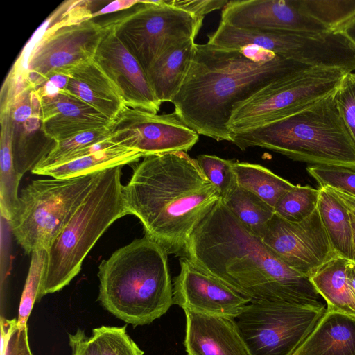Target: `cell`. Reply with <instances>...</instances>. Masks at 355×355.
I'll return each mask as SVG.
<instances>
[{
	"label": "cell",
	"instance_id": "d590c367",
	"mask_svg": "<svg viewBox=\"0 0 355 355\" xmlns=\"http://www.w3.org/2000/svg\"><path fill=\"white\" fill-rule=\"evenodd\" d=\"M320 187H329L355 198V168L340 166L311 165L306 168Z\"/></svg>",
	"mask_w": 355,
	"mask_h": 355
},
{
	"label": "cell",
	"instance_id": "e0dca14e",
	"mask_svg": "<svg viewBox=\"0 0 355 355\" xmlns=\"http://www.w3.org/2000/svg\"><path fill=\"white\" fill-rule=\"evenodd\" d=\"M8 109L15 166L23 177L48 155L57 141L45 132L41 98L31 83L14 98Z\"/></svg>",
	"mask_w": 355,
	"mask_h": 355
},
{
	"label": "cell",
	"instance_id": "44dd1931",
	"mask_svg": "<svg viewBox=\"0 0 355 355\" xmlns=\"http://www.w3.org/2000/svg\"><path fill=\"white\" fill-rule=\"evenodd\" d=\"M64 89L68 94L86 103L111 121L125 103L116 86L94 59L82 62L68 71Z\"/></svg>",
	"mask_w": 355,
	"mask_h": 355
},
{
	"label": "cell",
	"instance_id": "7c38bea8",
	"mask_svg": "<svg viewBox=\"0 0 355 355\" xmlns=\"http://www.w3.org/2000/svg\"><path fill=\"white\" fill-rule=\"evenodd\" d=\"M326 309L250 302L234 320L251 355H293Z\"/></svg>",
	"mask_w": 355,
	"mask_h": 355
},
{
	"label": "cell",
	"instance_id": "2e32d148",
	"mask_svg": "<svg viewBox=\"0 0 355 355\" xmlns=\"http://www.w3.org/2000/svg\"><path fill=\"white\" fill-rule=\"evenodd\" d=\"M220 22L247 30L313 33L329 31L309 17L301 0H234L223 8Z\"/></svg>",
	"mask_w": 355,
	"mask_h": 355
},
{
	"label": "cell",
	"instance_id": "836d02e7",
	"mask_svg": "<svg viewBox=\"0 0 355 355\" xmlns=\"http://www.w3.org/2000/svg\"><path fill=\"white\" fill-rule=\"evenodd\" d=\"M196 159L205 176L218 190L221 199L225 200L239 186L232 166L234 162L205 154L198 155Z\"/></svg>",
	"mask_w": 355,
	"mask_h": 355
},
{
	"label": "cell",
	"instance_id": "ab89813d",
	"mask_svg": "<svg viewBox=\"0 0 355 355\" xmlns=\"http://www.w3.org/2000/svg\"><path fill=\"white\" fill-rule=\"evenodd\" d=\"M69 344L71 355H99L96 343L80 329H78L74 334H69Z\"/></svg>",
	"mask_w": 355,
	"mask_h": 355
},
{
	"label": "cell",
	"instance_id": "7a4b0ae2",
	"mask_svg": "<svg viewBox=\"0 0 355 355\" xmlns=\"http://www.w3.org/2000/svg\"><path fill=\"white\" fill-rule=\"evenodd\" d=\"M312 68L257 47L196 43L189 71L172 101L174 112L198 135L231 141L227 124L235 105L275 81Z\"/></svg>",
	"mask_w": 355,
	"mask_h": 355
},
{
	"label": "cell",
	"instance_id": "83f0119b",
	"mask_svg": "<svg viewBox=\"0 0 355 355\" xmlns=\"http://www.w3.org/2000/svg\"><path fill=\"white\" fill-rule=\"evenodd\" d=\"M238 185L253 193L275 209L279 199L294 184L257 164L234 162Z\"/></svg>",
	"mask_w": 355,
	"mask_h": 355
},
{
	"label": "cell",
	"instance_id": "9a60e30c",
	"mask_svg": "<svg viewBox=\"0 0 355 355\" xmlns=\"http://www.w3.org/2000/svg\"><path fill=\"white\" fill-rule=\"evenodd\" d=\"M180 271L173 284V304L183 310L235 318L250 299L180 257Z\"/></svg>",
	"mask_w": 355,
	"mask_h": 355
},
{
	"label": "cell",
	"instance_id": "d6a6232c",
	"mask_svg": "<svg viewBox=\"0 0 355 355\" xmlns=\"http://www.w3.org/2000/svg\"><path fill=\"white\" fill-rule=\"evenodd\" d=\"M107 127L85 131L58 141L53 149L33 169H40L70 161L82 150L109 139Z\"/></svg>",
	"mask_w": 355,
	"mask_h": 355
},
{
	"label": "cell",
	"instance_id": "8d00e7d4",
	"mask_svg": "<svg viewBox=\"0 0 355 355\" xmlns=\"http://www.w3.org/2000/svg\"><path fill=\"white\" fill-rule=\"evenodd\" d=\"M333 95L339 113L355 141V72L344 76Z\"/></svg>",
	"mask_w": 355,
	"mask_h": 355
},
{
	"label": "cell",
	"instance_id": "f35d334b",
	"mask_svg": "<svg viewBox=\"0 0 355 355\" xmlns=\"http://www.w3.org/2000/svg\"><path fill=\"white\" fill-rule=\"evenodd\" d=\"M0 355H33L29 347L28 327L12 329L5 348Z\"/></svg>",
	"mask_w": 355,
	"mask_h": 355
},
{
	"label": "cell",
	"instance_id": "60d3db41",
	"mask_svg": "<svg viewBox=\"0 0 355 355\" xmlns=\"http://www.w3.org/2000/svg\"><path fill=\"white\" fill-rule=\"evenodd\" d=\"M140 1H115L111 2L106 7L103 8L101 10L94 12L92 14V17H97L100 15L107 14L108 12L123 10L135 6L139 3Z\"/></svg>",
	"mask_w": 355,
	"mask_h": 355
},
{
	"label": "cell",
	"instance_id": "d6986e66",
	"mask_svg": "<svg viewBox=\"0 0 355 355\" xmlns=\"http://www.w3.org/2000/svg\"><path fill=\"white\" fill-rule=\"evenodd\" d=\"M184 311L187 355H251L234 318Z\"/></svg>",
	"mask_w": 355,
	"mask_h": 355
},
{
	"label": "cell",
	"instance_id": "f546056e",
	"mask_svg": "<svg viewBox=\"0 0 355 355\" xmlns=\"http://www.w3.org/2000/svg\"><path fill=\"white\" fill-rule=\"evenodd\" d=\"M304 11L329 31H340L355 17V0H301Z\"/></svg>",
	"mask_w": 355,
	"mask_h": 355
},
{
	"label": "cell",
	"instance_id": "ba28073f",
	"mask_svg": "<svg viewBox=\"0 0 355 355\" xmlns=\"http://www.w3.org/2000/svg\"><path fill=\"white\" fill-rule=\"evenodd\" d=\"M347 73L341 68L315 67L275 81L235 105L227 128L242 132L297 113L334 93Z\"/></svg>",
	"mask_w": 355,
	"mask_h": 355
},
{
	"label": "cell",
	"instance_id": "52a82bcc",
	"mask_svg": "<svg viewBox=\"0 0 355 355\" xmlns=\"http://www.w3.org/2000/svg\"><path fill=\"white\" fill-rule=\"evenodd\" d=\"M98 173L35 180L21 191L19 206L7 223L26 254L49 249L91 189Z\"/></svg>",
	"mask_w": 355,
	"mask_h": 355
},
{
	"label": "cell",
	"instance_id": "5b68a950",
	"mask_svg": "<svg viewBox=\"0 0 355 355\" xmlns=\"http://www.w3.org/2000/svg\"><path fill=\"white\" fill-rule=\"evenodd\" d=\"M333 94L286 118L232 133L230 142L242 150L260 147L313 165L355 168V141Z\"/></svg>",
	"mask_w": 355,
	"mask_h": 355
},
{
	"label": "cell",
	"instance_id": "74e56055",
	"mask_svg": "<svg viewBox=\"0 0 355 355\" xmlns=\"http://www.w3.org/2000/svg\"><path fill=\"white\" fill-rule=\"evenodd\" d=\"M168 3L178 8L204 19L207 14L223 8L229 1L226 0H167Z\"/></svg>",
	"mask_w": 355,
	"mask_h": 355
},
{
	"label": "cell",
	"instance_id": "7402d4cb",
	"mask_svg": "<svg viewBox=\"0 0 355 355\" xmlns=\"http://www.w3.org/2000/svg\"><path fill=\"white\" fill-rule=\"evenodd\" d=\"M195 39H184L168 47L146 71L156 98L171 102L178 92L190 67Z\"/></svg>",
	"mask_w": 355,
	"mask_h": 355
},
{
	"label": "cell",
	"instance_id": "f6af8a7d",
	"mask_svg": "<svg viewBox=\"0 0 355 355\" xmlns=\"http://www.w3.org/2000/svg\"><path fill=\"white\" fill-rule=\"evenodd\" d=\"M351 223L353 232V244H354V261L355 263V216L350 213Z\"/></svg>",
	"mask_w": 355,
	"mask_h": 355
},
{
	"label": "cell",
	"instance_id": "ac0fdd59",
	"mask_svg": "<svg viewBox=\"0 0 355 355\" xmlns=\"http://www.w3.org/2000/svg\"><path fill=\"white\" fill-rule=\"evenodd\" d=\"M93 59L116 86L125 105L157 114L162 103L141 66L115 35L111 21Z\"/></svg>",
	"mask_w": 355,
	"mask_h": 355
},
{
	"label": "cell",
	"instance_id": "7bdbcfd3",
	"mask_svg": "<svg viewBox=\"0 0 355 355\" xmlns=\"http://www.w3.org/2000/svg\"><path fill=\"white\" fill-rule=\"evenodd\" d=\"M341 32L355 47V17L343 26Z\"/></svg>",
	"mask_w": 355,
	"mask_h": 355
},
{
	"label": "cell",
	"instance_id": "b9f144b4",
	"mask_svg": "<svg viewBox=\"0 0 355 355\" xmlns=\"http://www.w3.org/2000/svg\"><path fill=\"white\" fill-rule=\"evenodd\" d=\"M324 188L333 193L345 205L349 212L355 216V198L331 188Z\"/></svg>",
	"mask_w": 355,
	"mask_h": 355
},
{
	"label": "cell",
	"instance_id": "8992f818",
	"mask_svg": "<svg viewBox=\"0 0 355 355\" xmlns=\"http://www.w3.org/2000/svg\"><path fill=\"white\" fill-rule=\"evenodd\" d=\"M121 166L99 172L93 186L48 250L37 301L62 289L79 273L98 239L119 218L130 214L121 182Z\"/></svg>",
	"mask_w": 355,
	"mask_h": 355
},
{
	"label": "cell",
	"instance_id": "d4e9b609",
	"mask_svg": "<svg viewBox=\"0 0 355 355\" xmlns=\"http://www.w3.org/2000/svg\"><path fill=\"white\" fill-rule=\"evenodd\" d=\"M349 260L337 257L323 265L310 278L327 304V310L355 318V295L347 277Z\"/></svg>",
	"mask_w": 355,
	"mask_h": 355
},
{
	"label": "cell",
	"instance_id": "f1b7e54d",
	"mask_svg": "<svg viewBox=\"0 0 355 355\" xmlns=\"http://www.w3.org/2000/svg\"><path fill=\"white\" fill-rule=\"evenodd\" d=\"M223 201L244 225L259 237L275 214L273 207L239 186Z\"/></svg>",
	"mask_w": 355,
	"mask_h": 355
},
{
	"label": "cell",
	"instance_id": "484cf974",
	"mask_svg": "<svg viewBox=\"0 0 355 355\" xmlns=\"http://www.w3.org/2000/svg\"><path fill=\"white\" fill-rule=\"evenodd\" d=\"M318 209L330 243L338 256L354 261L350 212L330 191L321 188Z\"/></svg>",
	"mask_w": 355,
	"mask_h": 355
},
{
	"label": "cell",
	"instance_id": "8fae6325",
	"mask_svg": "<svg viewBox=\"0 0 355 355\" xmlns=\"http://www.w3.org/2000/svg\"><path fill=\"white\" fill-rule=\"evenodd\" d=\"M202 21L167 0L140 1L132 11L111 21V25L146 72L168 47L184 39H195Z\"/></svg>",
	"mask_w": 355,
	"mask_h": 355
},
{
	"label": "cell",
	"instance_id": "6da1fadb",
	"mask_svg": "<svg viewBox=\"0 0 355 355\" xmlns=\"http://www.w3.org/2000/svg\"><path fill=\"white\" fill-rule=\"evenodd\" d=\"M180 257L250 302L326 308L310 278L283 262L221 198L195 229Z\"/></svg>",
	"mask_w": 355,
	"mask_h": 355
},
{
	"label": "cell",
	"instance_id": "9c48e42d",
	"mask_svg": "<svg viewBox=\"0 0 355 355\" xmlns=\"http://www.w3.org/2000/svg\"><path fill=\"white\" fill-rule=\"evenodd\" d=\"M209 44L227 49L254 46L311 67L355 69V47L340 31L313 33L236 28L220 22Z\"/></svg>",
	"mask_w": 355,
	"mask_h": 355
},
{
	"label": "cell",
	"instance_id": "ee69618b",
	"mask_svg": "<svg viewBox=\"0 0 355 355\" xmlns=\"http://www.w3.org/2000/svg\"><path fill=\"white\" fill-rule=\"evenodd\" d=\"M348 284L355 295V263L350 261L347 272Z\"/></svg>",
	"mask_w": 355,
	"mask_h": 355
},
{
	"label": "cell",
	"instance_id": "e575fe53",
	"mask_svg": "<svg viewBox=\"0 0 355 355\" xmlns=\"http://www.w3.org/2000/svg\"><path fill=\"white\" fill-rule=\"evenodd\" d=\"M97 345L99 355H144L126 331V326H101L92 329L91 336Z\"/></svg>",
	"mask_w": 355,
	"mask_h": 355
},
{
	"label": "cell",
	"instance_id": "5bb4252c",
	"mask_svg": "<svg viewBox=\"0 0 355 355\" xmlns=\"http://www.w3.org/2000/svg\"><path fill=\"white\" fill-rule=\"evenodd\" d=\"M288 266L311 278L331 259L334 250L317 209L302 221H287L276 214L260 237Z\"/></svg>",
	"mask_w": 355,
	"mask_h": 355
},
{
	"label": "cell",
	"instance_id": "ffe728a7",
	"mask_svg": "<svg viewBox=\"0 0 355 355\" xmlns=\"http://www.w3.org/2000/svg\"><path fill=\"white\" fill-rule=\"evenodd\" d=\"M46 134L60 141L79 133L107 127L111 120L66 92L40 96Z\"/></svg>",
	"mask_w": 355,
	"mask_h": 355
},
{
	"label": "cell",
	"instance_id": "cb8c5ba5",
	"mask_svg": "<svg viewBox=\"0 0 355 355\" xmlns=\"http://www.w3.org/2000/svg\"><path fill=\"white\" fill-rule=\"evenodd\" d=\"M141 157L143 155L136 150L114 144L71 161L33 169L31 172L56 179L71 178L123 166L137 162Z\"/></svg>",
	"mask_w": 355,
	"mask_h": 355
},
{
	"label": "cell",
	"instance_id": "4fadbf2b",
	"mask_svg": "<svg viewBox=\"0 0 355 355\" xmlns=\"http://www.w3.org/2000/svg\"><path fill=\"white\" fill-rule=\"evenodd\" d=\"M112 143L140 152L144 157L173 152H187L199 135L173 112L157 114L124 105L107 126Z\"/></svg>",
	"mask_w": 355,
	"mask_h": 355
},
{
	"label": "cell",
	"instance_id": "277c9868",
	"mask_svg": "<svg viewBox=\"0 0 355 355\" xmlns=\"http://www.w3.org/2000/svg\"><path fill=\"white\" fill-rule=\"evenodd\" d=\"M166 252L144 235L102 260L98 300L134 327L148 324L173 304Z\"/></svg>",
	"mask_w": 355,
	"mask_h": 355
},
{
	"label": "cell",
	"instance_id": "4316f807",
	"mask_svg": "<svg viewBox=\"0 0 355 355\" xmlns=\"http://www.w3.org/2000/svg\"><path fill=\"white\" fill-rule=\"evenodd\" d=\"M0 209L1 215L9 221L19 202V184L21 179L14 163L10 110L0 112Z\"/></svg>",
	"mask_w": 355,
	"mask_h": 355
},
{
	"label": "cell",
	"instance_id": "4dcf8cb0",
	"mask_svg": "<svg viewBox=\"0 0 355 355\" xmlns=\"http://www.w3.org/2000/svg\"><path fill=\"white\" fill-rule=\"evenodd\" d=\"M320 194V188L316 189L308 185H295L277 202L275 212L289 222L302 221L317 209Z\"/></svg>",
	"mask_w": 355,
	"mask_h": 355
},
{
	"label": "cell",
	"instance_id": "30bf717a",
	"mask_svg": "<svg viewBox=\"0 0 355 355\" xmlns=\"http://www.w3.org/2000/svg\"><path fill=\"white\" fill-rule=\"evenodd\" d=\"M89 3L74 1L66 17L47 29L33 45L24 69L34 87L53 74L68 72L94 58L110 22L95 21Z\"/></svg>",
	"mask_w": 355,
	"mask_h": 355
},
{
	"label": "cell",
	"instance_id": "3957f363",
	"mask_svg": "<svg viewBox=\"0 0 355 355\" xmlns=\"http://www.w3.org/2000/svg\"><path fill=\"white\" fill-rule=\"evenodd\" d=\"M123 195L145 236L181 257L197 226L221 198L196 159L179 151L144 157Z\"/></svg>",
	"mask_w": 355,
	"mask_h": 355
},
{
	"label": "cell",
	"instance_id": "1f68e13d",
	"mask_svg": "<svg viewBox=\"0 0 355 355\" xmlns=\"http://www.w3.org/2000/svg\"><path fill=\"white\" fill-rule=\"evenodd\" d=\"M28 275L22 291L19 306L17 327L24 329L37 300L48 262V250L40 249L31 254Z\"/></svg>",
	"mask_w": 355,
	"mask_h": 355
},
{
	"label": "cell",
	"instance_id": "603a6c76",
	"mask_svg": "<svg viewBox=\"0 0 355 355\" xmlns=\"http://www.w3.org/2000/svg\"><path fill=\"white\" fill-rule=\"evenodd\" d=\"M293 355H355V318L326 309Z\"/></svg>",
	"mask_w": 355,
	"mask_h": 355
}]
</instances>
